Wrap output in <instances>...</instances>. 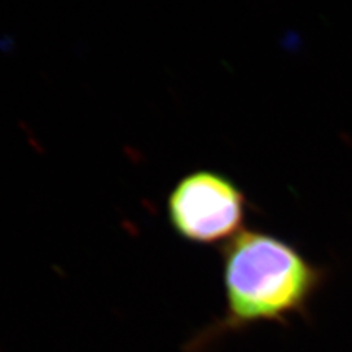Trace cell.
I'll return each instance as SVG.
<instances>
[{
	"mask_svg": "<svg viewBox=\"0 0 352 352\" xmlns=\"http://www.w3.org/2000/svg\"><path fill=\"white\" fill-rule=\"evenodd\" d=\"M322 280V270L288 242L241 230L223 248L225 317L194 344L198 348L226 332L301 314Z\"/></svg>",
	"mask_w": 352,
	"mask_h": 352,
	"instance_id": "cell-1",
	"label": "cell"
},
{
	"mask_svg": "<svg viewBox=\"0 0 352 352\" xmlns=\"http://www.w3.org/2000/svg\"><path fill=\"white\" fill-rule=\"evenodd\" d=\"M168 217L175 232L192 244L229 242L245 219V197L223 175L198 170L182 178L168 200Z\"/></svg>",
	"mask_w": 352,
	"mask_h": 352,
	"instance_id": "cell-2",
	"label": "cell"
}]
</instances>
